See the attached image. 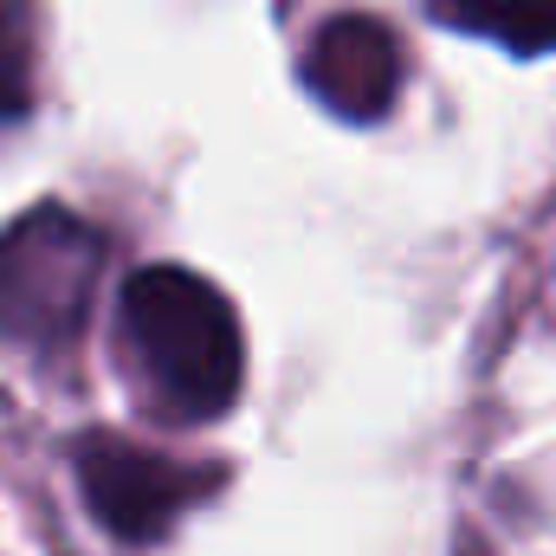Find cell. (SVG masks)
<instances>
[{
	"label": "cell",
	"instance_id": "1",
	"mask_svg": "<svg viewBox=\"0 0 556 556\" xmlns=\"http://www.w3.org/2000/svg\"><path fill=\"white\" fill-rule=\"evenodd\" d=\"M142 395L168 420H214L240 402L247 343L227 291L188 266H142L117 304Z\"/></svg>",
	"mask_w": 556,
	"mask_h": 556
},
{
	"label": "cell",
	"instance_id": "2",
	"mask_svg": "<svg viewBox=\"0 0 556 556\" xmlns=\"http://www.w3.org/2000/svg\"><path fill=\"white\" fill-rule=\"evenodd\" d=\"M104 233L72 207H33L0 233V350L59 363L91 324Z\"/></svg>",
	"mask_w": 556,
	"mask_h": 556
},
{
	"label": "cell",
	"instance_id": "3",
	"mask_svg": "<svg viewBox=\"0 0 556 556\" xmlns=\"http://www.w3.org/2000/svg\"><path fill=\"white\" fill-rule=\"evenodd\" d=\"M72 472H78L85 511L111 538H124V544L168 538L175 518L194 511L227 479L220 466H188V459H168V453L137 446V440H117V433H85L78 453H72Z\"/></svg>",
	"mask_w": 556,
	"mask_h": 556
},
{
	"label": "cell",
	"instance_id": "4",
	"mask_svg": "<svg viewBox=\"0 0 556 556\" xmlns=\"http://www.w3.org/2000/svg\"><path fill=\"white\" fill-rule=\"evenodd\" d=\"M304 85L317 91L324 111H337L350 124H376L402 91V46L382 20L337 13L317 26V39L304 52Z\"/></svg>",
	"mask_w": 556,
	"mask_h": 556
},
{
	"label": "cell",
	"instance_id": "5",
	"mask_svg": "<svg viewBox=\"0 0 556 556\" xmlns=\"http://www.w3.org/2000/svg\"><path fill=\"white\" fill-rule=\"evenodd\" d=\"M433 13L459 33H479L505 52H556V0H433Z\"/></svg>",
	"mask_w": 556,
	"mask_h": 556
},
{
	"label": "cell",
	"instance_id": "6",
	"mask_svg": "<svg viewBox=\"0 0 556 556\" xmlns=\"http://www.w3.org/2000/svg\"><path fill=\"white\" fill-rule=\"evenodd\" d=\"M33 111V7L0 0V124Z\"/></svg>",
	"mask_w": 556,
	"mask_h": 556
}]
</instances>
